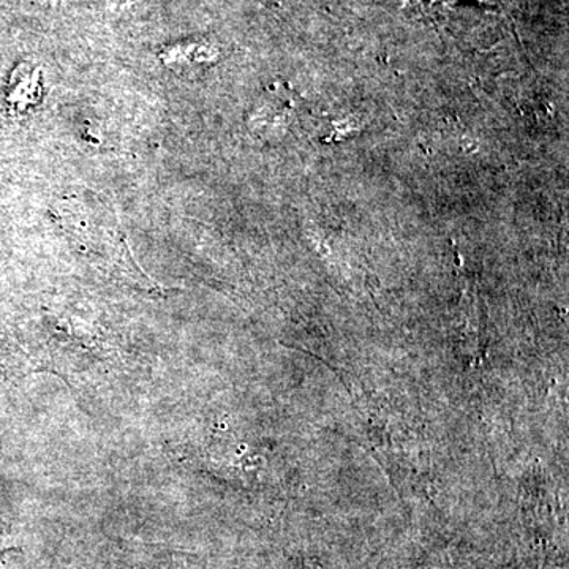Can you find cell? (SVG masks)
<instances>
[{
	"instance_id": "1",
	"label": "cell",
	"mask_w": 569,
	"mask_h": 569,
	"mask_svg": "<svg viewBox=\"0 0 569 569\" xmlns=\"http://www.w3.org/2000/svg\"><path fill=\"white\" fill-rule=\"evenodd\" d=\"M62 217L69 234L73 236L81 247L88 246V252L99 253L103 260L107 254L108 263L114 269H118V264L121 266L127 276L132 277L133 272L141 276L134 268L126 238L118 228V220L112 217L107 206L96 201L91 204L70 200L63 203Z\"/></svg>"
},
{
	"instance_id": "2",
	"label": "cell",
	"mask_w": 569,
	"mask_h": 569,
	"mask_svg": "<svg viewBox=\"0 0 569 569\" xmlns=\"http://www.w3.org/2000/svg\"><path fill=\"white\" fill-rule=\"evenodd\" d=\"M0 560H2V552H0Z\"/></svg>"
}]
</instances>
